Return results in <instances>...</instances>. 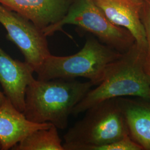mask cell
Listing matches in <instances>:
<instances>
[{
    "label": "cell",
    "instance_id": "15",
    "mask_svg": "<svg viewBox=\"0 0 150 150\" xmlns=\"http://www.w3.org/2000/svg\"><path fill=\"white\" fill-rule=\"evenodd\" d=\"M145 70L150 82V58L147 57L145 61Z\"/></svg>",
    "mask_w": 150,
    "mask_h": 150
},
{
    "label": "cell",
    "instance_id": "3",
    "mask_svg": "<svg viewBox=\"0 0 150 150\" xmlns=\"http://www.w3.org/2000/svg\"><path fill=\"white\" fill-rule=\"evenodd\" d=\"M95 38H89L76 54L68 56L49 55L34 69L38 79H87L93 85L101 83L110 66L122 55Z\"/></svg>",
    "mask_w": 150,
    "mask_h": 150
},
{
    "label": "cell",
    "instance_id": "4",
    "mask_svg": "<svg viewBox=\"0 0 150 150\" xmlns=\"http://www.w3.org/2000/svg\"><path fill=\"white\" fill-rule=\"evenodd\" d=\"M85 112L64 136V150H88L129 135L118 98L103 101Z\"/></svg>",
    "mask_w": 150,
    "mask_h": 150
},
{
    "label": "cell",
    "instance_id": "2",
    "mask_svg": "<svg viewBox=\"0 0 150 150\" xmlns=\"http://www.w3.org/2000/svg\"><path fill=\"white\" fill-rule=\"evenodd\" d=\"M147 52L136 43L107 70L103 79L90 90L74 108L77 116L103 101L123 97L150 99V82L145 72Z\"/></svg>",
    "mask_w": 150,
    "mask_h": 150
},
{
    "label": "cell",
    "instance_id": "14",
    "mask_svg": "<svg viewBox=\"0 0 150 150\" xmlns=\"http://www.w3.org/2000/svg\"><path fill=\"white\" fill-rule=\"evenodd\" d=\"M141 20L145 30L147 44V57L150 58V0H144Z\"/></svg>",
    "mask_w": 150,
    "mask_h": 150
},
{
    "label": "cell",
    "instance_id": "10",
    "mask_svg": "<svg viewBox=\"0 0 150 150\" xmlns=\"http://www.w3.org/2000/svg\"><path fill=\"white\" fill-rule=\"evenodd\" d=\"M52 125L30 121L6 98L0 106L1 150L12 149L28 134L38 129L48 128Z\"/></svg>",
    "mask_w": 150,
    "mask_h": 150
},
{
    "label": "cell",
    "instance_id": "9",
    "mask_svg": "<svg viewBox=\"0 0 150 150\" xmlns=\"http://www.w3.org/2000/svg\"><path fill=\"white\" fill-rule=\"evenodd\" d=\"M73 0H0V4L18 13L41 30L60 21Z\"/></svg>",
    "mask_w": 150,
    "mask_h": 150
},
{
    "label": "cell",
    "instance_id": "7",
    "mask_svg": "<svg viewBox=\"0 0 150 150\" xmlns=\"http://www.w3.org/2000/svg\"><path fill=\"white\" fill-rule=\"evenodd\" d=\"M113 24L127 30L134 43L147 52V44L141 20L144 0H93Z\"/></svg>",
    "mask_w": 150,
    "mask_h": 150
},
{
    "label": "cell",
    "instance_id": "12",
    "mask_svg": "<svg viewBox=\"0 0 150 150\" xmlns=\"http://www.w3.org/2000/svg\"><path fill=\"white\" fill-rule=\"evenodd\" d=\"M13 150H64L57 128L52 125L28 134L15 145Z\"/></svg>",
    "mask_w": 150,
    "mask_h": 150
},
{
    "label": "cell",
    "instance_id": "5",
    "mask_svg": "<svg viewBox=\"0 0 150 150\" xmlns=\"http://www.w3.org/2000/svg\"><path fill=\"white\" fill-rule=\"evenodd\" d=\"M66 25H75L90 32L102 42L121 53L134 43L131 33L110 21L93 0H73L64 17L42 31L47 37L50 36L61 31Z\"/></svg>",
    "mask_w": 150,
    "mask_h": 150
},
{
    "label": "cell",
    "instance_id": "1",
    "mask_svg": "<svg viewBox=\"0 0 150 150\" xmlns=\"http://www.w3.org/2000/svg\"><path fill=\"white\" fill-rule=\"evenodd\" d=\"M93 86L90 81L34 79L26 88L23 113L31 122L51 123L64 129L74 108Z\"/></svg>",
    "mask_w": 150,
    "mask_h": 150
},
{
    "label": "cell",
    "instance_id": "11",
    "mask_svg": "<svg viewBox=\"0 0 150 150\" xmlns=\"http://www.w3.org/2000/svg\"><path fill=\"white\" fill-rule=\"evenodd\" d=\"M118 99L130 137L143 150H150V99L137 97Z\"/></svg>",
    "mask_w": 150,
    "mask_h": 150
},
{
    "label": "cell",
    "instance_id": "17",
    "mask_svg": "<svg viewBox=\"0 0 150 150\" xmlns=\"http://www.w3.org/2000/svg\"><path fill=\"white\" fill-rule=\"evenodd\" d=\"M1 145H0V150H1Z\"/></svg>",
    "mask_w": 150,
    "mask_h": 150
},
{
    "label": "cell",
    "instance_id": "16",
    "mask_svg": "<svg viewBox=\"0 0 150 150\" xmlns=\"http://www.w3.org/2000/svg\"><path fill=\"white\" fill-rule=\"evenodd\" d=\"M6 97L4 92H2L0 91V106L2 105V104L5 101Z\"/></svg>",
    "mask_w": 150,
    "mask_h": 150
},
{
    "label": "cell",
    "instance_id": "8",
    "mask_svg": "<svg viewBox=\"0 0 150 150\" xmlns=\"http://www.w3.org/2000/svg\"><path fill=\"white\" fill-rule=\"evenodd\" d=\"M33 73L31 65L13 59L0 47V83L6 98L22 112L27 86L35 79Z\"/></svg>",
    "mask_w": 150,
    "mask_h": 150
},
{
    "label": "cell",
    "instance_id": "13",
    "mask_svg": "<svg viewBox=\"0 0 150 150\" xmlns=\"http://www.w3.org/2000/svg\"><path fill=\"white\" fill-rule=\"evenodd\" d=\"M88 150H143V149L127 135L111 144L91 147Z\"/></svg>",
    "mask_w": 150,
    "mask_h": 150
},
{
    "label": "cell",
    "instance_id": "6",
    "mask_svg": "<svg viewBox=\"0 0 150 150\" xmlns=\"http://www.w3.org/2000/svg\"><path fill=\"white\" fill-rule=\"evenodd\" d=\"M0 23L7 32V38L19 48L33 70L51 54L47 36L42 30L1 4Z\"/></svg>",
    "mask_w": 150,
    "mask_h": 150
}]
</instances>
